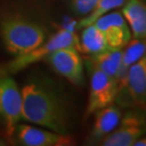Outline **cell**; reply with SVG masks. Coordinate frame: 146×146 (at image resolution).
<instances>
[{"mask_svg": "<svg viewBox=\"0 0 146 146\" xmlns=\"http://www.w3.org/2000/svg\"><path fill=\"white\" fill-rule=\"evenodd\" d=\"M14 134L19 143L26 146H67L74 143L69 134L38 128L29 124H18Z\"/></svg>", "mask_w": 146, "mask_h": 146, "instance_id": "9c48e42d", "label": "cell"}, {"mask_svg": "<svg viewBox=\"0 0 146 146\" xmlns=\"http://www.w3.org/2000/svg\"><path fill=\"white\" fill-rule=\"evenodd\" d=\"M134 146H146V136L141 137L134 142Z\"/></svg>", "mask_w": 146, "mask_h": 146, "instance_id": "e0dca14e", "label": "cell"}, {"mask_svg": "<svg viewBox=\"0 0 146 146\" xmlns=\"http://www.w3.org/2000/svg\"><path fill=\"white\" fill-rule=\"evenodd\" d=\"M122 49L108 48L106 50L91 55L92 67L101 70L117 82L122 66Z\"/></svg>", "mask_w": 146, "mask_h": 146, "instance_id": "4fadbf2b", "label": "cell"}, {"mask_svg": "<svg viewBox=\"0 0 146 146\" xmlns=\"http://www.w3.org/2000/svg\"><path fill=\"white\" fill-rule=\"evenodd\" d=\"M83 29L79 39V51L92 55L110 48L103 32L94 23Z\"/></svg>", "mask_w": 146, "mask_h": 146, "instance_id": "5bb4252c", "label": "cell"}, {"mask_svg": "<svg viewBox=\"0 0 146 146\" xmlns=\"http://www.w3.org/2000/svg\"><path fill=\"white\" fill-rule=\"evenodd\" d=\"M94 24L105 35L110 48L122 49L131 40V30L123 15L118 11L108 12Z\"/></svg>", "mask_w": 146, "mask_h": 146, "instance_id": "ba28073f", "label": "cell"}, {"mask_svg": "<svg viewBox=\"0 0 146 146\" xmlns=\"http://www.w3.org/2000/svg\"><path fill=\"white\" fill-rule=\"evenodd\" d=\"M126 1L127 0H99L94 10L80 20L78 27L80 29H83L84 27L92 24L102 15L108 13L110 11L119 8L121 6H123Z\"/></svg>", "mask_w": 146, "mask_h": 146, "instance_id": "9a60e30c", "label": "cell"}, {"mask_svg": "<svg viewBox=\"0 0 146 146\" xmlns=\"http://www.w3.org/2000/svg\"><path fill=\"white\" fill-rule=\"evenodd\" d=\"M99 0H70L73 11L77 15L86 16L95 8Z\"/></svg>", "mask_w": 146, "mask_h": 146, "instance_id": "2e32d148", "label": "cell"}, {"mask_svg": "<svg viewBox=\"0 0 146 146\" xmlns=\"http://www.w3.org/2000/svg\"><path fill=\"white\" fill-rule=\"evenodd\" d=\"M22 120V92L11 74L0 68V120L8 137L13 136Z\"/></svg>", "mask_w": 146, "mask_h": 146, "instance_id": "277c9868", "label": "cell"}, {"mask_svg": "<svg viewBox=\"0 0 146 146\" xmlns=\"http://www.w3.org/2000/svg\"><path fill=\"white\" fill-rule=\"evenodd\" d=\"M95 113L91 139L94 141H101L119 125L122 119V111L116 105L110 104Z\"/></svg>", "mask_w": 146, "mask_h": 146, "instance_id": "8fae6325", "label": "cell"}, {"mask_svg": "<svg viewBox=\"0 0 146 146\" xmlns=\"http://www.w3.org/2000/svg\"><path fill=\"white\" fill-rule=\"evenodd\" d=\"M22 92V119L52 131L68 134L70 117L62 95L51 82L34 79Z\"/></svg>", "mask_w": 146, "mask_h": 146, "instance_id": "6da1fadb", "label": "cell"}, {"mask_svg": "<svg viewBox=\"0 0 146 146\" xmlns=\"http://www.w3.org/2000/svg\"><path fill=\"white\" fill-rule=\"evenodd\" d=\"M134 38L146 39V4L141 0H127L122 10Z\"/></svg>", "mask_w": 146, "mask_h": 146, "instance_id": "7c38bea8", "label": "cell"}, {"mask_svg": "<svg viewBox=\"0 0 146 146\" xmlns=\"http://www.w3.org/2000/svg\"><path fill=\"white\" fill-rule=\"evenodd\" d=\"M120 126L101 141L104 146H132L146 132V120L141 114L128 112L120 120Z\"/></svg>", "mask_w": 146, "mask_h": 146, "instance_id": "8992f818", "label": "cell"}, {"mask_svg": "<svg viewBox=\"0 0 146 146\" xmlns=\"http://www.w3.org/2000/svg\"><path fill=\"white\" fill-rule=\"evenodd\" d=\"M125 93L135 104L146 107V53L129 67L125 87L118 93L117 97Z\"/></svg>", "mask_w": 146, "mask_h": 146, "instance_id": "30bf717a", "label": "cell"}, {"mask_svg": "<svg viewBox=\"0 0 146 146\" xmlns=\"http://www.w3.org/2000/svg\"><path fill=\"white\" fill-rule=\"evenodd\" d=\"M46 60L56 72L73 85H80L83 83V64L77 49L72 48L58 49L49 55Z\"/></svg>", "mask_w": 146, "mask_h": 146, "instance_id": "52a82bcc", "label": "cell"}, {"mask_svg": "<svg viewBox=\"0 0 146 146\" xmlns=\"http://www.w3.org/2000/svg\"><path fill=\"white\" fill-rule=\"evenodd\" d=\"M63 48H76L79 51V38L73 32L68 30H60L54 33L47 40H44L39 46L26 54L15 56L6 67L11 74L25 69L26 67L46 59L51 53Z\"/></svg>", "mask_w": 146, "mask_h": 146, "instance_id": "3957f363", "label": "cell"}, {"mask_svg": "<svg viewBox=\"0 0 146 146\" xmlns=\"http://www.w3.org/2000/svg\"><path fill=\"white\" fill-rule=\"evenodd\" d=\"M0 35L6 49L14 56L33 50L46 39L45 30L41 25L20 14L2 18Z\"/></svg>", "mask_w": 146, "mask_h": 146, "instance_id": "7a4b0ae2", "label": "cell"}, {"mask_svg": "<svg viewBox=\"0 0 146 146\" xmlns=\"http://www.w3.org/2000/svg\"><path fill=\"white\" fill-rule=\"evenodd\" d=\"M118 83L114 79L97 68L92 67L89 101L86 114L92 115L112 104L117 99Z\"/></svg>", "mask_w": 146, "mask_h": 146, "instance_id": "5b68a950", "label": "cell"}]
</instances>
